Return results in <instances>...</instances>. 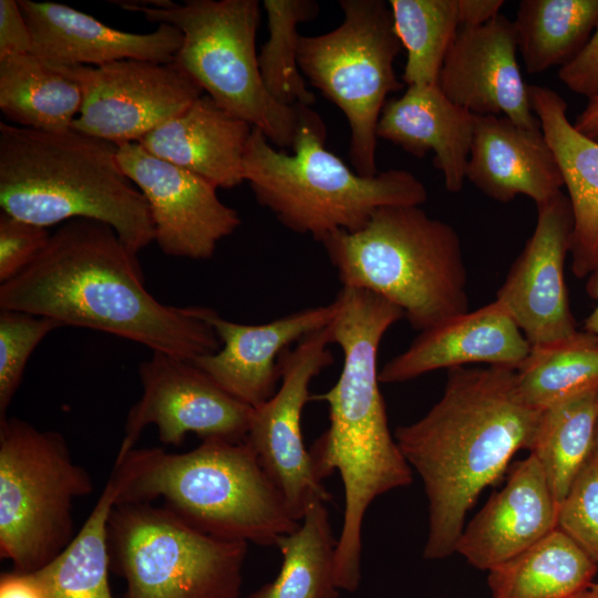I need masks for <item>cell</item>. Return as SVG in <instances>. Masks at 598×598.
<instances>
[{"label": "cell", "instance_id": "obj_1", "mask_svg": "<svg viewBox=\"0 0 598 598\" xmlns=\"http://www.w3.org/2000/svg\"><path fill=\"white\" fill-rule=\"evenodd\" d=\"M0 309L89 328L190 361L220 341L213 309L169 306L145 287L137 259L109 225L92 219L62 224L19 274L0 283Z\"/></svg>", "mask_w": 598, "mask_h": 598}, {"label": "cell", "instance_id": "obj_2", "mask_svg": "<svg viewBox=\"0 0 598 598\" xmlns=\"http://www.w3.org/2000/svg\"><path fill=\"white\" fill-rule=\"evenodd\" d=\"M329 324L331 341L343 353L337 382L311 399L324 401L328 429L309 448L316 475L323 481L338 472L344 509L336 549V580L354 592L361 581L362 525L379 496L412 483V468L392 435L380 391L378 353L384 333L404 317L384 298L342 287Z\"/></svg>", "mask_w": 598, "mask_h": 598}, {"label": "cell", "instance_id": "obj_3", "mask_svg": "<svg viewBox=\"0 0 598 598\" xmlns=\"http://www.w3.org/2000/svg\"><path fill=\"white\" fill-rule=\"evenodd\" d=\"M540 412L522 399L515 370L457 367L425 415L395 430L429 503L425 559L455 553L467 512L517 451H529Z\"/></svg>", "mask_w": 598, "mask_h": 598}, {"label": "cell", "instance_id": "obj_4", "mask_svg": "<svg viewBox=\"0 0 598 598\" xmlns=\"http://www.w3.org/2000/svg\"><path fill=\"white\" fill-rule=\"evenodd\" d=\"M118 146L81 133L0 122V206L49 228L73 219L112 227L135 254L154 241L148 204L120 165Z\"/></svg>", "mask_w": 598, "mask_h": 598}, {"label": "cell", "instance_id": "obj_5", "mask_svg": "<svg viewBox=\"0 0 598 598\" xmlns=\"http://www.w3.org/2000/svg\"><path fill=\"white\" fill-rule=\"evenodd\" d=\"M112 474L116 505L162 498L217 538L270 546L300 523L246 441L206 440L185 453L133 448L116 457Z\"/></svg>", "mask_w": 598, "mask_h": 598}, {"label": "cell", "instance_id": "obj_6", "mask_svg": "<svg viewBox=\"0 0 598 598\" xmlns=\"http://www.w3.org/2000/svg\"><path fill=\"white\" fill-rule=\"evenodd\" d=\"M326 136L322 118L306 105L300 107L291 154L252 127L243 161L244 182L289 230L320 241L334 230H360L380 207L426 202L424 184L411 172L362 176L324 147Z\"/></svg>", "mask_w": 598, "mask_h": 598}, {"label": "cell", "instance_id": "obj_7", "mask_svg": "<svg viewBox=\"0 0 598 598\" xmlns=\"http://www.w3.org/2000/svg\"><path fill=\"white\" fill-rule=\"evenodd\" d=\"M319 243L342 287L384 298L415 330L470 311L460 236L420 206L380 207L360 230H334Z\"/></svg>", "mask_w": 598, "mask_h": 598}, {"label": "cell", "instance_id": "obj_8", "mask_svg": "<svg viewBox=\"0 0 598 598\" xmlns=\"http://www.w3.org/2000/svg\"><path fill=\"white\" fill-rule=\"evenodd\" d=\"M111 3L179 29L183 42L173 62L217 104L260 130L276 148L292 150L301 105L279 103L262 82L256 53L259 1L187 0L165 9Z\"/></svg>", "mask_w": 598, "mask_h": 598}, {"label": "cell", "instance_id": "obj_9", "mask_svg": "<svg viewBox=\"0 0 598 598\" xmlns=\"http://www.w3.org/2000/svg\"><path fill=\"white\" fill-rule=\"evenodd\" d=\"M93 483L64 437L18 417L0 421V556L34 573L74 537L72 504Z\"/></svg>", "mask_w": 598, "mask_h": 598}, {"label": "cell", "instance_id": "obj_10", "mask_svg": "<svg viewBox=\"0 0 598 598\" xmlns=\"http://www.w3.org/2000/svg\"><path fill=\"white\" fill-rule=\"evenodd\" d=\"M341 23L313 37L300 35L298 66L344 114L350 128L349 158L362 176L377 169V127L391 92L403 89L394 72L401 50L389 1L340 0Z\"/></svg>", "mask_w": 598, "mask_h": 598}, {"label": "cell", "instance_id": "obj_11", "mask_svg": "<svg viewBox=\"0 0 598 598\" xmlns=\"http://www.w3.org/2000/svg\"><path fill=\"white\" fill-rule=\"evenodd\" d=\"M109 540L125 598H239L247 543L200 532L151 503L115 505Z\"/></svg>", "mask_w": 598, "mask_h": 598}, {"label": "cell", "instance_id": "obj_12", "mask_svg": "<svg viewBox=\"0 0 598 598\" xmlns=\"http://www.w3.org/2000/svg\"><path fill=\"white\" fill-rule=\"evenodd\" d=\"M330 343L328 326L280 354V385L268 401L254 409L246 437L299 522L312 503L331 499L330 492L315 473L301 432L302 411L311 399L310 383L333 363Z\"/></svg>", "mask_w": 598, "mask_h": 598}, {"label": "cell", "instance_id": "obj_13", "mask_svg": "<svg viewBox=\"0 0 598 598\" xmlns=\"http://www.w3.org/2000/svg\"><path fill=\"white\" fill-rule=\"evenodd\" d=\"M142 395L130 410L117 456L134 448L143 430L155 425L165 445H181L188 433L202 441L245 442L254 408L221 389L193 361L153 351L138 367Z\"/></svg>", "mask_w": 598, "mask_h": 598}, {"label": "cell", "instance_id": "obj_14", "mask_svg": "<svg viewBox=\"0 0 598 598\" xmlns=\"http://www.w3.org/2000/svg\"><path fill=\"white\" fill-rule=\"evenodd\" d=\"M63 64L83 91L82 109L72 128L117 146L138 143L204 94L174 62Z\"/></svg>", "mask_w": 598, "mask_h": 598}, {"label": "cell", "instance_id": "obj_15", "mask_svg": "<svg viewBox=\"0 0 598 598\" xmlns=\"http://www.w3.org/2000/svg\"><path fill=\"white\" fill-rule=\"evenodd\" d=\"M117 157L148 204L154 241L165 255L209 259L218 243L240 226L238 212L225 205L206 179L156 157L140 143L118 146Z\"/></svg>", "mask_w": 598, "mask_h": 598}, {"label": "cell", "instance_id": "obj_16", "mask_svg": "<svg viewBox=\"0 0 598 598\" xmlns=\"http://www.w3.org/2000/svg\"><path fill=\"white\" fill-rule=\"evenodd\" d=\"M536 207L534 233L496 293L530 346L577 331L564 274L573 240L571 206L560 192Z\"/></svg>", "mask_w": 598, "mask_h": 598}, {"label": "cell", "instance_id": "obj_17", "mask_svg": "<svg viewBox=\"0 0 598 598\" xmlns=\"http://www.w3.org/2000/svg\"><path fill=\"white\" fill-rule=\"evenodd\" d=\"M514 22L499 13L485 24L460 28L443 62L437 85L474 115L506 116L540 128L517 62Z\"/></svg>", "mask_w": 598, "mask_h": 598}, {"label": "cell", "instance_id": "obj_18", "mask_svg": "<svg viewBox=\"0 0 598 598\" xmlns=\"http://www.w3.org/2000/svg\"><path fill=\"white\" fill-rule=\"evenodd\" d=\"M334 315L332 301L267 323L245 324L224 319L214 310L209 323L220 348L193 362L230 395L258 408L277 391L280 354L291 343L328 327Z\"/></svg>", "mask_w": 598, "mask_h": 598}, {"label": "cell", "instance_id": "obj_19", "mask_svg": "<svg viewBox=\"0 0 598 598\" xmlns=\"http://www.w3.org/2000/svg\"><path fill=\"white\" fill-rule=\"evenodd\" d=\"M32 38V53L53 62L99 66L122 60L172 63L183 33L158 24L150 33L109 27L63 3L19 0Z\"/></svg>", "mask_w": 598, "mask_h": 598}, {"label": "cell", "instance_id": "obj_20", "mask_svg": "<svg viewBox=\"0 0 598 598\" xmlns=\"http://www.w3.org/2000/svg\"><path fill=\"white\" fill-rule=\"evenodd\" d=\"M530 344L498 300L421 331L379 370L380 383H400L439 369L487 363L517 370Z\"/></svg>", "mask_w": 598, "mask_h": 598}, {"label": "cell", "instance_id": "obj_21", "mask_svg": "<svg viewBox=\"0 0 598 598\" xmlns=\"http://www.w3.org/2000/svg\"><path fill=\"white\" fill-rule=\"evenodd\" d=\"M557 513L544 471L529 454L464 526L455 553L474 568L488 571L556 529Z\"/></svg>", "mask_w": 598, "mask_h": 598}, {"label": "cell", "instance_id": "obj_22", "mask_svg": "<svg viewBox=\"0 0 598 598\" xmlns=\"http://www.w3.org/2000/svg\"><path fill=\"white\" fill-rule=\"evenodd\" d=\"M466 178L501 203L525 195L537 205L564 186L558 162L542 128H526L498 115H474Z\"/></svg>", "mask_w": 598, "mask_h": 598}, {"label": "cell", "instance_id": "obj_23", "mask_svg": "<svg viewBox=\"0 0 598 598\" xmlns=\"http://www.w3.org/2000/svg\"><path fill=\"white\" fill-rule=\"evenodd\" d=\"M529 102L558 162L573 218L571 270L598 282V142L579 133L567 116V102L554 90L528 85Z\"/></svg>", "mask_w": 598, "mask_h": 598}, {"label": "cell", "instance_id": "obj_24", "mask_svg": "<svg viewBox=\"0 0 598 598\" xmlns=\"http://www.w3.org/2000/svg\"><path fill=\"white\" fill-rule=\"evenodd\" d=\"M252 126L203 94L138 143L151 154L217 188L244 182L243 161Z\"/></svg>", "mask_w": 598, "mask_h": 598}, {"label": "cell", "instance_id": "obj_25", "mask_svg": "<svg viewBox=\"0 0 598 598\" xmlns=\"http://www.w3.org/2000/svg\"><path fill=\"white\" fill-rule=\"evenodd\" d=\"M474 131V114L453 103L437 84L410 85L386 101L377 136L415 157L434 153L447 192L462 190Z\"/></svg>", "mask_w": 598, "mask_h": 598}, {"label": "cell", "instance_id": "obj_26", "mask_svg": "<svg viewBox=\"0 0 598 598\" xmlns=\"http://www.w3.org/2000/svg\"><path fill=\"white\" fill-rule=\"evenodd\" d=\"M83 91L63 63L33 53L0 58V110L6 122L66 132L80 114Z\"/></svg>", "mask_w": 598, "mask_h": 598}, {"label": "cell", "instance_id": "obj_27", "mask_svg": "<svg viewBox=\"0 0 598 598\" xmlns=\"http://www.w3.org/2000/svg\"><path fill=\"white\" fill-rule=\"evenodd\" d=\"M598 565L556 528L543 539L488 570L492 598H577Z\"/></svg>", "mask_w": 598, "mask_h": 598}, {"label": "cell", "instance_id": "obj_28", "mask_svg": "<svg viewBox=\"0 0 598 598\" xmlns=\"http://www.w3.org/2000/svg\"><path fill=\"white\" fill-rule=\"evenodd\" d=\"M327 503H312L298 527L280 536L282 564L277 577L239 598H338L336 580L337 539L333 538Z\"/></svg>", "mask_w": 598, "mask_h": 598}, {"label": "cell", "instance_id": "obj_29", "mask_svg": "<svg viewBox=\"0 0 598 598\" xmlns=\"http://www.w3.org/2000/svg\"><path fill=\"white\" fill-rule=\"evenodd\" d=\"M117 484L111 474L91 514L66 547L30 573L45 598H113L109 586V522Z\"/></svg>", "mask_w": 598, "mask_h": 598}, {"label": "cell", "instance_id": "obj_30", "mask_svg": "<svg viewBox=\"0 0 598 598\" xmlns=\"http://www.w3.org/2000/svg\"><path fill=\"white\" fill-rule=\"evenodd\" d=\"M530 74L563 66L598 24V0H523L513 21Z\"/></svg>", "mask_w": 598, "mask_h": 598}, {"label": "cell", "instance_id": "obj_31", "mask_svg": "<svg viewBox=\"0 0 598 598\" xmlns=\"http://www.w3.org/2000/svg\"><path fill=\"white\" fill-rule=\"evenodd\" d=\"M598 424V388L542 410L529 452L558 506L590 455Z\"/></svg>", "mask_w": 598, "mask_h": 598}, {"label": "cell", "instance_id": "obj_32", "mask_svg": "<svg viewBox=\"0 0 598 598\" xmlns=\"http://www.w3.org/2000/svg\"><path fill=\"white\" fill-rule=\"evenodd\" d=\"M522 399L544 410L553 404L598 388V337L588 331L530 350L516 370Z\"/></svg>", "mask_w": 598, "mask_h": 598}, {"label": "cell", "instance_id": "obj_33", "mask_svg": "<svg viewBox=\"0 0 598 598\" xmlns=\"http://www.w3.org/2000/svg\"><path fill=\"white\" fill-rule=\"evenodd\" d=\"M395 33L406 50L403 83L437 84L461 28L457 0H390Z\"/></svg>", "mask_w": 598, "mask_h": 598}, {"label": "cell", "instance_id": "obj_34", "mask_svg": "<svg viewBox=\"0 0 598 598\" xmlns=\"http://www.w3.org/2000/svg\"><path fill=\"white\" fill-rule=\"evenodd\" d=\"M269 38L258 54L262 82L279 103L310 106L315 94L307 87L298 62L299 23L313 20L319 4L313 0H264Z\"/></svg>", "mask_w": 598, "mask_h": 598}, {"label": "cell", "instance_id": "obj_35", "mask_svg": "<svg viewBox=\"0 0 598 598\" xmlns=\"http://www.w3.org/2000/svg\"><path fill=\"white\" fill-rule=\"evenodd\" d=\"M62 327L54 319L1 309L0 311V421L20 386L29 357L53 330Z\"/></svg>", "mask_w": 598, "mask_h": 598}, {"label": "cell", "instance_id": "obj_36", "mask_svg": "<svg viewBox=\"0 0 598 598\" xmlns=\"http://www.w3.org/2000/svg\"><path fill=\"white\" fill-rule=\"evenodd\" d=\"M557 528L598 565V450L595 444L558 506Z\"/></svg>", "mask_w": 598, "mask_h": 598}, {"label": "cell", "instance_id": "obj_37", "mask_svg": "<svg viewBox=\"0 0 598 598\" xmlns=\"http://www.w3.org/2000/svg\"><path fill=\"white\" fill-rule=\"evenodd\" d=\"M51 234L4 213L0 215V283L24 269L45 247Z\"/></svg>", "mask_w": 598, "mask_h": 598}, {"label": "cell", "instance_id": "obj_38", "mask_svg": "<svg viewBox=\"0 0 598 598\" xmlns=\"http://www.w3.org/2000/svg\"><path fill=\"white\" fill-rule=\"evenodd\" d=\"M558 79L578 95L598 96V24L576 55L559 68Z\"/></svg>", "mask_w": 598, "mask_h": 598}, {"label": "cell", "instance_id": "obj_39", "mask_svg": "<svg viewBox=\"0 0 598 598\" xmlns=\"http://www.w3.org/2000/svg\"><path fill=\"white\" fill-rule=\"evenodd\" d=\"M32 53V38L19 1L0 0V58Z\"/></svg>", "mask_w": 598, "mask_h": 598}, {"label": "cell", "instance_id": "obj_40", "mask_svg": "<svg viewBox=\"0 0 598 598\" xmlns=\"http://www.w3.org/2000/svg\"><path fill=\"white\" fill-rule=\"evenodd\" d=\"M461 28L485 24L499 14L503 0H457Z\"/></svg>", "mask_w": 598, "mask_h": 598}, {"label": "cell", "instance_id": "obj_41", "mask_svg": "<svg viewBox=\"0 0 598 598\" xmlns=\"http://www.w3.org/2000/svg\"><path fill=\"white\" fill-rule=\"evenodd\" d=\"M0 598H45L32 574H3L0 580Z\"/></svg>", "mask_w": 598, "mask_h": 598}, {"label": "cell", "instance_id": "obj_42", "mask_svg": "<svg viewBox=\"0 0 598 598\" xmlns=\"http://www.w3.org/2000/svg\"><path fill=\"white\" fill-rule=\"evenodd\" d=\"M573 124L579 133L598 142V96L588 100Z\"/></svg>", "mask_w": 598, "mask_h": 598}, {"label": "cell", "instance_id": "obj_43", "mask_svg": "<svg viewBox=\"0 0 598 598\" xmlns=\"http://www.w3.org/2000/svg\"><path fill=\"white\" fill-rule=\"evenodd\" d=\"M596 301L594 310L585 320L584 330L598 337V282L587 292Z\"/></svg>", "mask_w": 598, "mask_h": 598}, {"label": "cell", "instance_id": "obj_44", "mask_svg": "<svg viewBox=\"0 0 598 598\" xmlns=\"http://www.w3.org/2000/svg\"><path fill=\"white\" fill-rule=\"evenodd\" d=\"M577 598H598V582H591Z\"/></svg>", "mask_w": 598, "mask_h": 598}, {"label": "cell", "instance_id": "obj_45", "mask_svg": "<svg viewBox=\"0 0 598 598\" xmlns=\"http://www.w3.org/2000/svg\"><path fill=\"white\" fill-rule=\"evenodd\" d=\"M595 446L598 450V424H597V430H596Z\"/></svg>", "mask_w": 598, "mask_h": 598}]
</instances>
